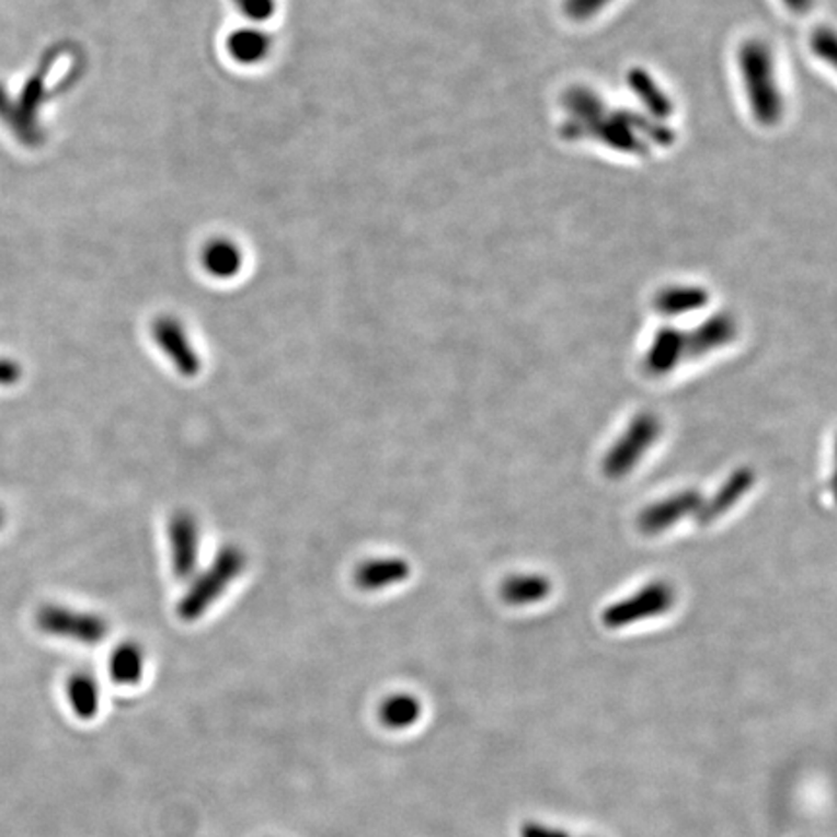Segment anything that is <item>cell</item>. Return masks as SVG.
Listing matches in <instances>:
<instances>
[{
	"instance_id": "cell-19",
	"label": "cell",
	"mask_w": 837,
	"mask_h": 837,
	"mask_svg": "<svg viewBox=\"0 0 837 837\" xmlns=\"http://www.w3.org/2000/svg\"><path fill=\"white\" fill-rule=\"evenodd\" d=\"M609 2L611 0H566V10L572 18H587Z\"/></svg>"
},
{
	"instance_id": "cell-7",
	"label": "cell",
	"mask_w": 837,
	"mask_h": 837,
	"mask_svg": "<svg viewBox=\"0 0 837 837\" xmlns=\"http://www.w3.org/2000/svg\"><path fill=\"white\" fill-rule=\"evenodd\" d=\"M153 342L160 345L169 363L181 377L194 378L200 375L202 359L193 345L185 326L175 319H160L153 324Z\"/></svg>"
},
{
	"instance_id": "cell-3",
	"label": "cell",
	"mask_w": 837,
	"mask_h": 837,
	"mask_svg": "<svg viewBox=\"0 0 837 837\" xmlns=\"http://www.w3.org/2000/svg\"><path fill=\"white\" fill-rule=\"evenodd\" d=\"M662 435V423L652 413H640L615 440L604 458V471L611 479L624 478L637 468Z\"/></svg>"
},
{
	"instance_id": "cell-8",
	"label": "cell",
	"mask_w": 837,
	"mask_h": 837,
	"mask_svg": "<svg viewBox=\"0 0 837 837\" xmlns=\"http://www.w3.org/2000/svg\"><path fill=\"white\" fill-rule=\"evenodd\" d=\"M703 496L698 491H683V493L670 494L669 498H663L660 503L647 506L640 518L638 526L647 534V536H660L663 531L673 528L680 519L688 516H696V512L702 506Z\"/></svg>"
},
{
	"instance_id": "cell-4",
	"label": "cell",
	"mask_w": 837,
	"mask_h": 837,
	"mask_svg": "<svg viewBox=\"0 0 837 837\" xmlns=\"http://www.w3.org/2000/svg\"><path fill=\"white\" fill-rule=\"evenodd\" d=\"M743 76L748 80V95L756 117L764 123L778 121L781 113V95L773 78L770 53L763 43H748L741 53Z\"/></svg>"
},
{
	"instance_id": "cell-2",
	"label": "cell",
	"mask_w": 837,
	"mask_h": 837,
	"mask_svg": "<svg viewBox=\"0 0 837 837\" xmlns=\"http://www.w3.org/2000/svg\"><path fill=\"white\" fill-rule=\"evenodd\" d=\"M35 624L47 637L62 638L78 644H101L110 634L111 624L98 612L72 609L67 605L47 604L39 607Z\"/></svg>"
},
{
	"instance_id": "cell-16",
	"label": "cell",
	"mask_w": 837,
	"mask_h": 837,
	"mask_svg": "<svg viewBox=\"0 0 837 837\" xmlns=\"http://www.w3.org/2000/svg\"><path fill=\"white\" fill-rule=\"evenodd\" d=\"M551 594V580L543 574H518L511 576L503 584V597L506 604L524 607L543 601Z\"/></svg>"
},
{
	"instance_id": "cell-9",
	"label": "cell",
	"mask_w": 837,
	"mask_h": 837,
	"mask_svg": "<svg viewBox=\"0 0 837 837\" xmlns=\"http://www.w3.org/2000/svg\"><path fill=\"white\" fill-rule=\"evenodd\" d=\"M410 576L411 564L402 557H375L360 562L353 572V582L360 592L375 594L398 586Z\"/></svg>"
},
{
	"instance_id": "cell-6",
	"label": "cell",
	"mask_w": 837,
	"mask_h": 837,
	"mask_svg": "<svg viewBox=\"0 0 837 837\" xmlns=\"http://www.w3.org/2000/svg\"><path fill=\"white\" fill-rule=\"evenodd\" d=\"M200 524L193 512L176 511L168 524L169 557L176 580L193 578L200 562Z\"/></svg>"
},
{
	"instance_id": "cell-1",
	"label": "cell",
	"mask_w": 837,
	"mask_h": 837,
	"mask_svg": "<svg viewBox=\"0 0 837 837\" xmlns=\"http://www.w3.org/2000/svg\"><path fill=\"white\" fill-rule=\"evenodd\" d=\"M249 559L241 547L227 544L219 551L209 566L196 572L188 580L191 586L176 604V615L183 622H196L227 594V589L241 578Z\"/></svg>"
},
{
	"instance_id": "cell-10",
	"label": "cell",
	"mask_w": 837,
	"mask_h": 837,
	"mask_svg": "<svg viewBox=\"0 0 837 837\" xmlns=\"http://www.w3.org/2000/svg\"><path fill=\"white\" fill-rule=\"evenodd\" d=\"M756 475L754 469L738 468L725 479V483L718 489L710 501H703L700 511L696 512V521L700 526H710L725 516L735 504L753 489Z\"/></svg>"
},
{
	"instance_id": "cell-12",
	"label": "cell",
	"mask_w": 837,
	"mask_h": 837,
	"mask_svg": "<svg viewBox=\"0 0 837 837\" xmlns=\"http://www.w3.org/2000/svg\"><path fill=\"white\" fill-rule=\"evenodd\" d=\"M737 334L735 320L727 314H718L702 322L695 332L687 335V355L702 357L706 353L715 352L723 345L731 344Z\"/></svg>"
},
{
	"instance_id": "cell-5",
	"label": "cell",
	"mask_w": 837,
	"mask_h": 837,
	"mask_svg": "<svg viewBox=\"0 0 837 837\" xmlns=\"http://www.w3.org/2000/svg\"><path fill=\"white\" fill-rule=\"evenodd\" d=\"M675 604V589L667 582H652L645 584L640 592L630 595L622 601L612 604L604 612V624L609 628H624L637 624L645 619L660 617L669 611Z\"/></svg>"
},
{
	"instance_id": "cell-17",
	"label": "cell",
	"mask_w": 837,
	"mask_h": 837,
	"mask_svg": "<svg viewBox=\"0 0 837 837\" xmlns=\"http://www.w3.org/2000/svg\"><path fill=\"white\" fill-rule=\"evenodd\" d=\"M708 302V295L696 287H677L657 297V310L667 317H680L696 309H702Z\"/></svg>"
},
{
	"instance_id": "cell-22",
	"label": "cell",
	"mask_w": 837,
	"mask_h": 837,
	"mask_svg": "<svg viewBox=\"0 0 837 837\" xmlns=\"http://www.w3.org/2000/svg\"><path fill=\"white\" fill-rule=\"evenodd\" d=\"M788 4L789 9L795 10V12H804V10L813 7V0H783Z\"/></svg>"
},
{
	"instance_id": "cell-23",
	"label": "cell",
	"mask_w": 837,
	"mask_h": 837,
	"mask_svg": "<svg viewBox=\"0 0 837 837\" xmlns=\"http://www.w3.org/2000/svg\"><path fill=\"white\" fill-rule=\"evenodd\" d=\"M4 521H7V512L0 506V529L4 528Z\"/></svg>"
},
{
	"instance_id": "cell-18",
	"label": "cell",
	"mask_w": 837,
	"mask_h": 837,
	"mask_svg": "<svg viewBox=\"0 0 837 837\" xmlns=\"http://www.w3.org/2000/svg\"><path fill=\"white\" fill-rule=\"evenodd\" d=\"M204 266L211 276L229 277L234 276L241 268V256L233 244L226 241H216L208 244L204 252Z\"/></svg>"
},
{
	"instance_id": "cell-20",
	"label": "cell",
	"mask_w": 837,
	"mask_h": 837,
	"mask_svg": "<svg viewBox=\"0 0 837 837\" xmlns=\"http://www.w3.org/2000/svg\"><path fill=\"white\" fill-rule=\"evenodd\" d=\"M519 837H572L566 834L564 829L553 828V826H544V824H536V822H528L524 824L519 829Z\"/></svg>"
},
{
	"instance_id": "cell-13",
	"label": "cell",
	"mask_w": 837,
	"mask_h": 837,
	"mask_svg": "<svg viewBox=\"0 0 837 837\" xmlns=\"http://www.w3.org/2000/svg\"><path fill=\"white\" fill-rule=\"evenodd\" d=\"M111 678L118 687H136L146 673V652L136 642L118 644L110 657Z\"/></svg>"
},
{
	"instance_id": "cell-15",
	"label": "cell",
	"mask_w": 837,
	"mask_h": 837,
	"mask_svg": "<svg viewBox=\"0 0 837 837\" xmlns=\"http://www.w3.org/2000/svg\"><path fill=\"white\" fill-rule=\"evenodd\" d=\"M421 713H423L421 700L410 692L386 696L378 706V720L386 729H392V731H405L413 727L421 720Z\"/></svg>"
},
{
	"instance_id": "cell-14",
	"label": "cell",
	"mask_w": 837,
	"mask_h": 837,
	"mask_svg": "<svg viewBox=\"0 0 837 837\" xmlns=\"http://www.w3.org/2000/svg\"><path fill=\"white\" fill-rule=\"evenodd\" d=\"M68 703L72 708L76 718L82 721H92L98 718L101 708L100 680L80 670L68 678L67 685Z\"/></svg>"
},
{
	"instance_id": "cell-21",
	"label": "cell",
	"mask_w": 837,
	"mask_h": 837,
	"mask_svg": "<svg viewBox=\"0 0 837 837\" xmlns=\"http://www.w3.org/2000/svg\"><path fill=\"white\" fill-rule=\"evenodd\" d=\"M22 378V369L14 360L0 359V386L16 385Z\"/></svg>"
},
{
	"instance_id": "cell-11",
	"label": "cell",
	"mask_w": 837,
	"mask_h": 837,
	"mask_svg": "<svg viewBox=\"0 0 837 837\" xmlns=\"http://www.w3.org/2000/svg\"><path fill=\"white\" fill-rule=\"evenodd\" d=\"M687 355V335L675 328H663L653 337L650 349L645 353V369L650 375L663 377L669 375Z\"/></svg>"
}]
</instances>
